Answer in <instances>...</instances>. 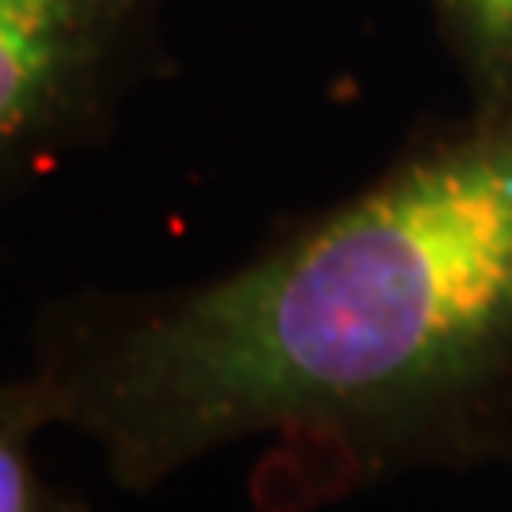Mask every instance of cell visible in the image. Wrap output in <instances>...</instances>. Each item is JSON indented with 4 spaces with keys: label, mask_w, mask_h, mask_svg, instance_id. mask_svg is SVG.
Returning a JSON list of instances; mask_svg holds the SVG:
<instances>
[{
    "label": "cell",
    "mask_w": 512,
    "mask_h": 512,
    "mask_svg": "<svg viewBox=\"0 0 512 512\" xmlns=\"http://www.w3.org/2000/svg\"><path fill=\"white\" fill-rule=\"evenodd\" d=\"M175 0H0V217L107 141L167 61Z\"/></svg>",
    "instance_id": "cell-2"
},
{
    "label": "cell",
    "mask_w": 512,
    "mask_h": 512,
    "mask_svg": "<svg viewBox=\"0 0 512 512\" xmlns=\"http://www.w3.org/2000/svg\"><path fill=\"white\" fill-rule=\"evenodd\" d=\"M50 433L23 372L0 376V512H92L84 497L38 467L35 437Z\"/></svg>",
    "instance_id": "cell-3"
},
{
    "label": "cell",
    "mask_w": 512,
    "mask_h": 512,
    "mask_svg": "<svg viewBox=\"0 0 512 512\" xmlns=\"http://www.w3.org/2000/svg\"><path fill=\"white\" fill-rule=\"evenodd\" d=\"M437 19L471 103H501L512 95V0H425Z\"/></svg>",
    "instance_id": "cell-4"
},
{
    "label": "cell",
    "mask_w": 512,
    "mask_h": 512,
    "mask_svg": "<svg viewBox=\"0 0 512 512\" xmlns=\"http://www.w3.org/2000/svg\"><path fill=\"white\" fill-rule=\"evenodd\" d=\"M23 376L129 497L243 444L258 512L512 467V95L220 274L46 300Z\"/></svg>",
    "instance_id": "cell-1"
}]
</instances>
